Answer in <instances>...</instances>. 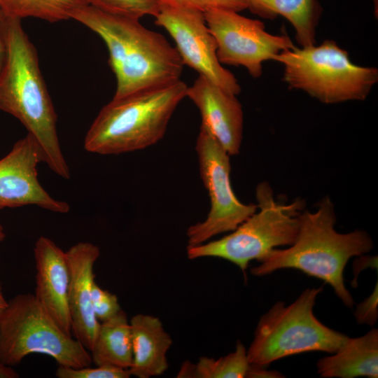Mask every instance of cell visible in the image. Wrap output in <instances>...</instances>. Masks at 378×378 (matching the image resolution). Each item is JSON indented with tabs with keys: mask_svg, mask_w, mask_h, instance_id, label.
<instances>
[{
	"mask_svg": "<svg viewBox=\"0 0 378 378\" xmlns=\"http://www.w3.org/2000/svg\"><path fill=\"white\" fill-rule=\"evenodd\" d=\"M95 365H108L129 369L132 363V341L130 321L123 310L100 322L90 351Z\"/></svg>",
	"mask_w": 378,
	"mask_h": 378,
	"instance_id": "19",
	"label": "cell"
},
{
	"mask_svg": "<svg viewBox=\"0 0 378 378\" xmlns=\"http://www.w3.org/2000/svg\"><path fill=\"white\" fill-rule=\"evenodd\" d=\"M6 59L0 72V111L17 118L40 147L43 162L70 178L57 131V114L42 76L36 49L21 20L6 16L1 24Z\"/></svg>",
	"mask_w": 378,
	"mask_h": 378,
	"instance_id": "2",
	"label": "cell"
},
{
	"mask_svg": "<svg viewBox=\"0 0 378 378\" xmlns=\"http://www.w3.org/2000/svg\"><path fill=\"white\" fill-rule=\"evenodd\" d=\"M158 5H169L186 7L205 13L209 10L219 8L241 12L247 9L244 0H154Z\"/></svg>",
	"mask_w": 378,
	"mask_h": 378,
	"instance_id": "25",
	"label": "cell"
},
{
	"mask_svg": "<svg viewBox=\"0 0 378 378\" xmlns=\"http://www.w3.org/2000/svg\"><path fill=\"white\" fill-rule=\"evenodd\" d=\"M187 89L188 85L180 79L113 98L100 110L88 130L85 150L118 155L155 144L164 136L174 112L186 97Z\"/></svg>",
	"mask_w": 378,
	"mask_h": 378,
	"instance_id": "4",
	"label": "cell"
},
{
	"mask_svg": "<svg viewBox=\"0 0 378 378\" xmlns=\"http://www.w3.org/2000/svg\"><path fill=\"white\" fill-rule=\"evenodd\" d=\"M155 24L173 38L182 63L199 75L235 95L241 87L234 75L223 66L216 41L206 25L204 13L194 8L159 5Z\"/></svg>",
	"mask_w": 378,
	"mask_h": 378,
	"instance_id": "11",
	"label": "cell"
},
{
	"mask_svg": "<svg viewBox=\"0 0 378 378\" xmlns=\"http://www.w3.org/2000/svg\"><path fill=\"white\" fill-rule=\"evenodd\" d=\"M284 66L282 80L319 102L363 101L378 81V69L354 64L348 52L332 40L319 46L294 47L273 59Z\"/></svg>",
	"mask_w": 378,
	"mask_h": 378,
	"instance_id": "5",
	"label": "cell"
},
{
	"mask_svg": "<svg viewBox=\"0 0 378 378\" xmlns=\"http://www.w3.org/2000/svg\"><path fill=\"white\" fill-rule=\"evenodd\" d=\"M70 19L99 35L108 51V64L116 79L113 98L180 80L183 64L176 48L164 35L148 29L139 19L99 10L83 2Z\"/></svg>",
	"mask_w": 378,
	"mask_h": 378,
	"instance_id": "1",
	"label": "cell"
},
{
	"mask_svg": "<svg viewBox=\"0 0 378 378\" xmlns=\"http://www.w3.org/2000/svg\"><path fill=\"white\" fill-rule=\"evenodd\" d=\"M265 367L250 364L246 377H281V374L272 370H267Z\"/></svg>",
	"mask_w": 378,
	"mask_h": 378,
	"instance_id": "27",
	"label": "cell"
},
{
	"mask_svg": "<svg viewBox=\"0 0 378 378\" xmlns=\"http://www.w3.org/2000/svg\"><path fill=\"white\" fill-rule=\"evenodd\" d=\"M32 354L49 356L67 368L92 363L90 351L60 328L34 294L20 293L8 301L0 317V361L13 368Z\"/></svg>",
	"mask_w": 378,
	"mask_h": 378,
	"instance_id": "8",
	"label": "cell"
},
{
	"mask_svg": "<svg viewBox=\"0 0 378 378\" xmlns=\"http://www.w3.org/2000/svg\"><path fill=\"white\" fill-rule=\"evenodd\" d=\"M247 9L258 16L274 20L279 15L294 27L295 39L301 47L316 44V27L323 8L318 0H244Z\"/></svg>",
	"mask_w": 378,
	"mask_h": 378,
	"instance_id": "18",
	"label": "cell"
},
{
	"mask_svg": "<svg viewBox=\"0 0 378 378\" xmlns=\"http://www.w3.org/2000/svg\"><path fill=\"white\" fill-rule=\"evenodd\" d=\"M255 196L258 211L219 239L188 246V258H220L236 265L245 274L250 261H260L276 248L291 245L298 233L304 200L277 202L271 186L265 181L258 184Z\"/></svg>",
	"mask_w": 378,
	"mask_h": 378,
	"instance_id": "6",
	"label": "cell"
},
{
	"mask_svg": "<svg viewBox=\"0 0 378 378\" xmlns=\"http://www.w3.org/2000/svg\"><path fill=\"white\" fill-rule=\"evenodd\" d=\"M186 97L197 107L204 125L230 155L239 153L244 115L237 95L199 75L188 86Z\"/></svg>",
	"mask_w": 378,
	"mask_h": 378,
	"instance_id": "14",
	"label": "cell"
},
{
	"mask_svg": "<svg viewBox=\"0 0 378 378\" xmlns=\"http://www.w3.org/2000/svg\"><path fill=\"white\" fill-rule=\"evenodd\" d=\"M8 304V301L4 298V295L3 294L1 285L0 283V317L2 315L4 311L5 310L6 306Z\"/></svg>",
	"mask_w": 378,
	"mask_h": 378,
	"instance_id": "30",
	"label": "cell"
},
{
	"mask_svg": "<svg viewBox=\"0 0 378 378\" xmlns=\"http://www.w3.org/2000/svg\"><path fill=\"white\" fill-rule=\"evenodd\" d=\"M322 288H307L290 304L276 302L262 316L247 350L250 364L266 367L289 356L309 351L332 354L348 336L322 323L314 314Z\"/></svg>",
	"mask_w": 378,
	"mask_h": 378,
	"instance_id": "7",
	"label": "cell"
},
{
	"mask_svg": "<svg viewBox=\"0 0 378 378\" xmlns=\"http://www.w3.org/2000/svg\"><path fill=\"white\" fill-rule=\"evenodd\" d=\"M232 10L215 8L204 13L206 25L217 44V57L223 64L244 66L254 78L262 74V63L281 52L293 48L288 36L273 35L264 22Z\"/></svg>",
	"mask_w": 378,
	"mask_h": 378,
	"instance_id": "10",
	"label": "cell"
},
{
	"mask_svg": "<svg viewBox=\"0 0 378 378\" xmlns=\"http://www.w3.org/2000/svg\"><path fill=\"white\" fill-rule=\"evenodd\" d=\"M41 162L40 147L29 134L0 159V211L35 205L55 213L69 212L67 202L53 198L41 185L37 167Z\"/></svg>",
	"mask_w": 378,
	"mask_h": 378,
	"instance_id": "12",
	"label": "cell"
},
{
	"mask_svg": "<svg viewBox=\"0 0 378 378\" xmlns=\"http://www.w3.org/2000/svg\"><path fill=\"white\" fill-rule=\"evenodd\" d=\"M250 363L247 350L237 342L232 353L219 358L201 357L196 363L184 362L177 374L178 378L246 377Z\"/></svg>",
	"mask_w": 378,
	"mask_h": 378,
	"instance_id": "20",
	"label": "cell"
},
{
	"mask_svg": "<svg viewBox=\"0 0 378 378\" xmlns=\"http://www.w3.org/2000/svg\"><path fill=\"white\" fill-rule=\"evenodd\" d=\"M19 374L13 368L4 365L0 361V378H18Z\"/></svg>",
	"mask_w": 378,
	"mask_h": 378,
	"instance_id": "29",
	"label": "cell"
},
{
	"mask_svg": "<svg viewBox=\"0 0 378 378\" xmlns=\"http://www.w3.org/2000/svg\"><path fill=\"white\" fill-rule=\"evenodd\" d=\"M195 150L211 204L206 219L188 228V246L201 244L217 234L233 231L258 209L257 204H244L235 195L230 182V155L202 124Z\"/></svg>",
	"mask_w": 378,
	"mask_h": 378,
	"instance_id": "9",
	"label": "cell"
},
{
	"mask_svg": "<svg viewBox=\"0 0 378 378\" xmlns=\"http://www.w3.org/2000/svg\"><path fill=\"white\" fill-rule=\"evenodd\" d=\"M377 299V284L372 293L357 306L355 316L358 322L370 326L375 323L378 316Z\"/></svg>",
	"mask_w": 378,
	"mask_h": 378,
	"instance_id": "26",
	"label": "cell"
},
{
	"mask_svg": "<svg viewBox=\"0 0 378 378\" xmlns=\"http://www.w3.org/2000/svg\"><path fill=\"white\" fill-rule=\"evenodd\" d=\"M34 255V297L60 328L72 335L68 304L69 269L66 251L48 237L41 236L35 243Z\"/></svg>",
	"mask_w": 378,
	"mask_h": 378,
	"instance_id": "15",
	"label": "cell"
},
{
	"mask_svg": "<svg viewBox=\"0 0 378 378\" xmlns=\"http://www.w3.org/2000/svg\"><path fill=\"white\" fill-rule=\"evenodd\" d=\"M316 366L318 373L325 378H377V329L358 337H347L335 352L321 358Z\"/></svg>",
	"mask_w": 378,
	"mask_h": 378,
	"instance_id": "17",
	"label": "cell"
},
{
	"mask_svg": "<svg viewBox=\"0 0 378 378\" xmlns=\"http://www.w3.org/2000/svg\"><path fill=\"white\" fill-rule=\"evenodd\" d=\"M55 376L58 378H129L131 374L128 369L108 365L80 368L59 365Z\"/></svg>",
	"mask_w": 378,
	"mask_h": 378,
	"instance_id": "23",
	"label": "cell"
},
{
	"mask_svg": "<svg viewBox=\"0 0 378 378\" xmlns=\"http://www.w3.org/2000/svg\"><path fill=\"white\" fill-rule=\"evenodd\" d=\"M335 223L334 204L326 197L316 211L301 212L295 241L284 249L272 250L251 272L260 276L281 269L300 270L330 284L342 302L352 307L354 301L345 287L344 267L351 258L370 252L374 245L365 231L340 233L335 230Z\"/></svg>",
	"mask_w": 378,
	"mask_h": 378,
	"instance_id": "3",
	"label": "cell"
},
{
	"mask_svg": "<svg viewBox=\"0 0 378 378\" xmlns=\"http://www.w3.org/2000/svg\"><path fill=\"white\" fill-rule=\"evenodd\" d=\"M66 255L69 269L68 304L72 335L90 351L100 324L92 305L94 265L100 250L90 242L80 241L67 250Z\"/></svg>",
	"mask_w": 378,
	"mask_h": 378,
	"instance_id": "13",
	"label": "cell"
},
{
	"mask_svg": "<svg viewBox=\"0 0 378 378\" xmlns=\"http://www.w3.org/2000/svg\"><path fill=\"white\" fill-rule=\"evenodd\" d=\"M92 305L94 314L99 322L113 317L122 309L117 296L102 289L95 281L92 285Z\"/></svg>",
	"mask_w": 378,
	"mask_h": 378,
	"instance_id": "24",
	"label": "cell"
},
{
	"mask_svg": "<svg viewBox=\"0 0 378 378\" xmlns=\"http://www.w3.org/2000/svg\"><path fill=\"white\" fill-rule=\"evenodd\" d=\"M4 14L0 8V72L4 66L6 59V45L2 34L1 24Z\"/></svg>",
	"mask_w": 378,
	"mask_h": 378,
	"instance_id": "28",
	"label": "cell"
},
{
	"mask_svg": "<svg viewBox=\"0 0 378 378\" xmlns=\"http://www.w3.org/2000/svg\"><path fill=\"white\" fill-rule=\"evenodd\" d=\"M80 0H0L6 16L22 20L35 18L50 22L70 19L73 8Z\"/></svg>",
	"mask_w": 378,
	"mask_h": 378,
	"instance_id": "21",
	"label": "cell"
},
{
	"mask_svg": "<svg viewBox=\"0 0 378 378\" xmlns=\"http://www.w3.org/2000/svg\"><path fill=\"white\" fill-rule=\"evenodd\" d=\"M133 359L130 373L139 378H149L163 374L168 368L167 353L172 340L161 321L144 314L134 315L130 321Z\"/></svg>",
	"mask_w": 378,
	"mask_h": 378,
	"instance_id": "16",
	"label": "cell"
},
{
	"mask_svg": "<svg viewBox=\"0 0 378 378\" xmlns=\"http://www.w3.org/2000/svg\"><path fill=\"white\" fill-rule=\"evenodd\" d=\"M99 10L140 19L146 15L155 17L159 5L154 0H80Z\"/></svg>",
	"mask_w": 378,
	"mask_h": 378,
	"instance_id": "22",
	"label": "cell"
},
{
	"mask_svg": "<svg viewBox=\"0 0 378 378\" xmlns=\"http://www.w3.org/2000/svg\"><path fill=\"white\" fill-rule=\"evenodd\" d=\"M6 232L1 223H0V242L3 241L6 238Z\"/></svg>",
	"mask_w": 378,
	"mask_h": 378,
	"instance_id": "31",
	"label": "cell"
}]
</instances>
